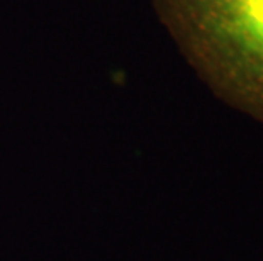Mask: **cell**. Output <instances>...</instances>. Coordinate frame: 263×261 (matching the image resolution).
<instances>
[{"label":"cell","instance_id":"obj_1","mask_svg":"<svg viewBox=\"0 0 263 261\" xmlns=\"http://www.w3.org/2000/svg\"><path fill=\"white\" fill-rule=\"evenodd\" d=\"M217 97L263 124V0H155Z\"/></svg>","mask_w":263,"mask_h":261}]
</instances>
